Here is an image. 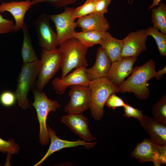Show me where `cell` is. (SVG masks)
I'll list each match as a JSON object with an SVG mask.
<instances>
[{
  "label": "cell",
  "instance_id": "6da1fadb",
  "mask_svg": "<svg viewBox=\"0 0 166 166\" xmlns=\"http://www.w3.org/2000/svg\"><path fill=\"white\" fill-rule=\"evenodd\" d=\"M155 68L154 61L150 59L143 65L133 68L131 75L118 86L119 92L133 93L141 100L147 99L150 94L148 82L154 77Z\"/></svg>",
  "mask_w": 166,
  "mask_h": 166
},
{
  "label": "cell",
  "instance_id": "7a4b0ae2",
  "mask_svg": "<svg viewBox=\"0 0 166 166\" xmlns=\"http://www.w3.org/2000/svg\"><path fill=\"white\" fill-rule=\"evenodd\" d=\"M59 45L58 49L62 53L61 78L64 77L73 69L88 66L86 56L88 48L83 45L77 39L71 38Z\"/></svg>",
  "mask_w": 166,
  "mask_h": 166
},
{
  "label": "cell",
  "instance_id": "3957f363",
  "mask_svg": "<svg viewBox=\"0 0 166 166\" xmlns=\"http://www.w3.org/2000/svg\"><path fill=\"white\" fill-rule=\"evenodd\" d=\"M91 90L89 109L92 117L96 121L103 118L104 106L109 97L112 93H119L118 87L105 77L90 81Z\"/></svg>",
  "mask_w": 166,
  "mask_h": 166
},
{
  "label": "cell",
  "instance_id": "277c9868",
  "mask_svg": "<svg viewBox=\"0 0 166 166\" xmlns=\"http://www.w3.org/2000/svg\"><path fill=\"white\" fill-rule=\"evenodd\" d=\"M40 69V61L23 64L14 92L18 105L23 109L30 108L27 98L29 92L34 89Z\"/></svg>",
  "mask_w": 166,
  "mask_h": 166
},
{
  "label": "cell",
  "instance_id": "5b68a950",
  "mask_svg": "<svg viewBox=\"0 0 166 166\" xmlns=\"http://www.w3.org/2000/svg\"><path fill=\"white\" fill-rule=\"evenodd\" d=\"M33 90L34 100L32 105L36 109L39 124V142L43 146L47 145L49 141L46 124L48 115L50 112H56L61 105L57 101L49 99L43 91L36 89Z\"/></svg>",
  "mask_w": 166,
  "mask_h": 166
},
{
  "label": "cell",
  "instance_id": "8992f818",
  "mask_svg": "<svg viewBox=\"0 0 166 166\" xmlns=\"http://www.w3.org/2000/svg\"><path fill=\"white\" fill-rule=\"evenodd\" d=\"M61 59L62 53L58 49L48 51L42 50L36 89L43 91L45 85L61 68Z\"/></svg>",
  "mask_w": 166,
  "mask_h": 166
},
{
  "label": "cell",
  "instance_id": "52a82bcc",
  "mask_svg": "<svg viewBox=\"0 0 166 166\" xmlns=\"http://www.w3.org/2000/svg\"><path fill=\"white\" fill-rule=\"evenodd\" d=\"M166 146L160 145L150 139L145 138L137 143L130 154V156L141 163L152 161L155 166L166 164Z\"/></svg>",
  "mask_w": 166,
  "mask_h": 166
},
{
  "label": "cell",
  "instance_id": "ba28073f",
  "mask_svg": "<svg viewBox=\"0 0 166 166\" xmlns=\"http://www.w3.org/2000/svg\"><path fill=\"white\" fill-rule=\"evenodd\" d=\"M50 14L42 13L33 23L39 46L45 51L54 50L58 45L57 35L50 25Z\"/></svg>",
  "mask_w": 166,
  "mask_h": 166
},
{
  "label": "cell",
  "instance_id": "9c48e42d",
  "mask_svg": "<svg viewBox=\"0 0 166 166\" xmlns=\"http://www.w3.org/2000/svg\"><path fill=\"white\" fill-rule=\"evenodd\" d=\"M75 8L66 7L61 13L50 15V19L55 24L57 37L58 45L67 40L72 38L77 26L73 16Z\"/></svg>",
  "mask_w": 166,
  "mask_h": 166
},
{
  "label": "cell",
  "instance_id": "30bf717a",
  "mask_svg": "<svg viewBox=\"0 0 166 166\" xmlns=\"http://www.w3.org/2000/svg\"><path fill=\"white\" fill-rule=\"evenodd\" d=\"M70 99L64 107L66 113H83L89 109L91 90L89 86L75 85L70 86Z\"/></svg>",
  "mask_w": 166,
  "mask_h": 166
},
{
  "label": "cell",
  "instance_id": "8fae6325",
  "mask_svg": "<svg viewBox=\"0 0 166 166\" xmlns=\"http://www.w3.org/2000/svg\"><path fill=\"white\" fill-rule=\"evenodd\" d=\"M148 36L146 29H141L128 34L122 40L121 57H137L146 51Z\"/></svg>",
  "mask_w": 166,
  "mask_h": 166
},
{
  "label": "cell",
  "instance_id": "7c38bea8",
  "mask_svg": "<svg viewBox=\"0 0 166 166\" xmlns=\"http://www.w3.org/2000/svg\"><path fill=\"white\" fill-rule=\"evenodd\" d=\"M61 121L83 140L93 142L96 140L91 134L88 118L85 116L83 113H68L61 117Z\"/></svg>",
  "mask_w": 166,
  "mask_h": 166
},
{
  "label": "cell",
  "instance_id": "4fadbf2b",
  "mask_svg": "<svg viewBox=\"0 0 166 166\" xmlns=\"http://www.w3.org/2000/svg\"><path fill=\"white\" fill-rule=\"evenodd\" d=\"M47 130L50 140V144L49 149L44 157L34 166L41 165L46 159L52 154L64 148L83 146L85 149L94 147L97 144V141L88 142L80 140L74 141L61 139L56 135L55 131L47 125Z\"/></svg>",
  "mask_w": 166,
  "mask_h": 166
},
{
  "label": "cell",
  "instance_id": "5bb4252c",
  "mask_svg": "<svg viewBox=\"0 0 166 166\" xmlns=\"http://www.w3.org/2000/svg\"><path fill=\"white\" fill-rule=\"evenodd\" d=\"M137 57H122L111 62L106 77L111 82L118 86L124 79L131 74Z\"/></svg>",
  "mask_w": 166,
  "mask_h": 166
},
{
  "label": "cell",
  "instance_id": "9a60e30c",
  "mask_svg": "<svg viewBox=\"0 0 166 166\" xmlns=\"http://www.w3.org/2000/svg\"><path fill=\"white\" fill-rule=\"evenodd\" d=\"M86 68L82 67L75 69L64 77H55L52 82L53 89L59 94L64 93L67 88L75 85L89 86V81L85 73Z\"/></svg>",
  "mask_w": 166,
  "mask_h": 166
},
{
  "label": "cell",
  "instance_id": "2e32d148",
  "mask_svg": "<svg viewBox=\"0 0 166 166\" xmlns=\"http://www.w3.org/2000/svg\"><path fill=\"white\" fill-rule=\"evenodd\" d=\"M32 6L31 1L26 0L3 2L0 5V13L9 12L15 21V32L19 31L23 26L24 18L27 11Z\"/></svg>",
  "mask_w": 166,
  "mask_h": 166
},
{
  "label": "cell",
  "instance_id": "e0dca14e",
  "mask_svg": "<svg viewBox=\"0 0 166 166\" xmlns=\"http://www.w3.org/2000/svg\"><path fill=\"white\" fill-rule=\"evenodd\" d=\"M77 26L82 31H108L110 24L104 14L93 12L88 15L77 18Z\"/></svg>",
  "mask_w": 166,
  "mask_h": 166
},
{
  "label": "cell",
  "instance_id": "ac0fdd59",
  "mask_svg": "<svg viewBox=\"0 0 166 166\" xmlns=\"http://www.w3.org/2000/svg\"><path fill=\"white\" fill-rule=\"evenodd\" d=\"M141 126L149 134L150 139L160 145H166V125L144 115L139 121Z\"/></svg>",
  "mask_w": 166,
  "mask_h": 166
},
{
  "label": "cell",
  "instance_id": "d6986e66",
  "mask_svg": "<svg viewBox=\"0 0 166 166\" xmlns=\"http://www.w3.org/2000/svg\"><path fill=\"white\" fill-rule=\"evenodd\" d=\"M111 63L104 51L99 47L97 51L94 65L91 68L86 69L85 73L88 79L91 81L106 77Z\"/></svg>",
  "mask_w": 166,
  "mask_h": 166
},
{
  "label": "cell",
  "instance_id": "ffe728a7",
  "mask_svg": "<svg viewBox=\"0 0 166 166\" xmlns=\"http://www.w3.org/2000/svg\"><path fill=\"white\" fill-rule=\"evenodd\" d=\"M122 44V40L113 37L108 31L106 32L100 44L111 62L121 58Z\"/></svg>",
  "mask_w": 166,
  "mask_h": 166
},
{
  "label": "cell",
  "instance_id": "44dd1931",
  "mask_svg": "<svg viewBox=\"0 0 166 166\" xmlns=\"http://www.w3.org/2000/svg\"><path fill=\"white\" fill-rule=\"evenodd\" d=\"M22 29L23 34V39L21 54L23 64L39 62L40 60L37 57L33 48L28 27L25 22Z\"/></svg>",
  "mask_w": 166,
  "mask_h": 166
},
{
  "label": "cell",
  "instance_id": "7402d4cb",
  "mask_svg": "<svg viewBox=\"0 0 166 166\" xmlns=\"http://www.w3.org/2000/svg\"><path fill=\"white\" fill-rule=\"evenodd\" d=\"M106 32L101 31H81L74 32L72 37L77 39L84 47L89 48L95 44H99Z\"/></svg>",
  "mask_w": 166,
  "mask_h": 166
},
{
  "label": "cell",
  "instance_id": "603a6c76",
  "mask_svg": "<svg viewBox=\"0 0 166 166\" xmlns=\"http://www.w3.org/2000/svg\"><path fill=\"white\" fill-rule=\"evenodd\" d=\"M152 10V22L153 27L166 34V5L159 3L157 7Z\"/></svg>",
  "mask_w": 166,
  "mask_h": 166
},
{
  "label": "cell",
  "instance_id": "cb8c5ba5",
  "mask_svg": "<svg viewBox=\"0 0 166 166\" xmlns=\"http://www.w3.org/2000/svg\"><path fill=\"white\" fill-rule=\"evenodd\" d=\"M146 30L147 35L152 37L157 44L159 51L162 56H166V35L154 27H150Z\"/></svg>",
  "mask_w": 166,
  "mask_h": 166
},
{
  "label": "cell",
  "instance_id": "d4e9b609",
  "mask_svg": "<svg viewBox=\"0 0 166 166\" xmlns=\"http://www.w3.org/2000/svg\"><path fill=\"white\" fill-rule=\"evenodd\" d=\"M152 113L154 118L166 125V95L165 94L152 106Z\"/></svg>",
  "mask_w": 166,
  "mask_h": 166
},
{
  "label": "cell",
  "instance_id": "484cf974",
  "mask_svg": "<svg viewBox=\"0 0 166 166\" xmlns=\"http://www.w3.org/2000/svg\"><path fill=\"white\" fill-rule=\"evenodd\" d=\"M96 0H86L82 5L75 8L73 16L76 19L94 12Z\"/></svg>",
  "mask_w": 166,
  "mask_h": 166
},
{
  "label": "cell",
  "instance_id": "4316f807",
  "mask_svg": "<svg viewBox=\"0 0 166 166\" xmlns=\"http://www.w3.org/2000/svg\"><path fill=\"white\" fill-rule=\"evenodd\" d=\"M20 149L18 144L15 142L14 139L9 138L8 140H5L0 137V152L12 155L17 154Z\"/></svg>",
  "mask_w": 166,
  "mask_h": 166
},
{
  "label": "cell",
  "instance_id": "83f0119b",
  "mask_svg": "<svg viewBox=\"0 0 166 166\" xmlns=\"http://www.w3.org/2000/svg\"><path fill=\"white\" fill-rule=\"evenodd\" d=\"M78 0H32L31 1L32 6L40 3L45 2L57 8L66 6L68 5L74 4Z\"/></svg>",
  "mask_w": 166,
  "mask_h": 166
},
{
  "label": "cell",
  "instance_id": "f1b7e54d",
  "mask_svg": "<svg viewBox=\"0 0 166 166\" xmlns=\"http://www.w3.org/2000/svg\"><path fill=\"white\" fill-rule=\"evenodd\" d=\"M17 100L15 93L10 91H4L0 95V102L5 107L13 105Z\"/></svg>",
  "mask_w": 166,
  "mask_h": 166
},
{
  "label": "cell",
  "instance_id": "f546056e",
  "mask_svg": "<svg viewBox=\"0 0 166 166\" xmlns=\"http://www.w3.org/2000/svg\"><path fill=\"white\" fill-rule=\"evenodd\" d=\"M15 32V24L9 19H6L0 14V34Z\"/></svg>",
  "mask_w": 166,
  "mask_h": 166
},
{
  "label": "cell",
  "instance_id": "4dcf8cb0",
  "mask_svg": "<svg viewBox=\"0 0 166 166\" xmlns=\"http://www.w3.org/2000/svg\"><path fill=\"white\" fill-rule=\"evenodd\" d=\"M126 105L123 100L115 93H112L109 97L105 104V105L113 110L118 107H124Z\"/></svg>",
  "mask_w": 166,
  "mask_h": 166
},
{
  "label": "cell",
  "instance_id": "1f68e13d",
  "mask_svg": "<svg viewBox=\"0 0 166 166\" xmlns=\"http://www.w3.org/2000/svg\"><path fill=\"white\" fill-rule=\"evenodd\" d=\"M123 108L124 110L123 116L128 118L132 117L140 121L144 116L142 111L134 108L128 104H126Z\"/></svg>",
  "mask_w": 166,
  "mask_h": 166
},
{
  "label": "cell",
  "instance_id": "d6a6232c",
  "mask_svg": "<svg viewBox=\"0 0 166 166\" xmlns=\"http://www.w3.org/2000/svg\"><path fill=\"white\" fill-rule=\"evenodd\" d=\"M112 0H96L94 12L105 14L107 13L108 7Z\"/></svg>",
  "mask_w": 166,
  "mask_h": 166
},
{
  "label": "cell",
  "instance_id": "836d02e7",
  "mask_svg": "<svg viewBox=\"0 0 166 166\" xmlns=\"http://www.w3.org/2000/svg\"><path fill=\"white\" fill-rule=\"evenodd\" d=\"M166 73V66H165L162 69L156 72L154 78L157 80H160L163 76Z\"/></svg>",
  "mask_w": 166,
  "mask_h": 166
},
{
  "label": "cell",
  "instance_id": "e575fe53",
  "mask_svg": "<svg viewBox=\"0 0 166 166\" xmlns=\"http://www.w3.org/2000/svg\"><path fill=\"white\" fill-rule=\"evenodd\" d=\"M162 0H153L152 4L149 6L148 9H151L156 6H158L160 2Z\"/></svg>",
  "mask_w": 166,
  "mask_h": 166
},
{
  "label": "cell",
  "instance_id": "d590c367",
  "mask_svg": "<svg viewBox=\"0 0 166 166\" xmlns=\"http://www.w3.org/2000/svg\"><path fill=\"white\" fill-rule=\"evenodd\" d=\"M128 4H132L134 2V0H127Z\"/></svg>",
  "mask_w": 166,
  "mask_h": 166
},
{
  "label": "cell",
  "instance_id": "8d00e7d4",
  "mask_svg": "<svg viewBox=\"0 0 166 166\" xmlns=\"http://www.w3.org/2000/svg\"><path fill=\"white\" fill-rule=\"evenodd\" d=\"M0 166H1V165L0 164Z\"/></svg>",
  "mask_w": 166,
  "mask_h": 166
}]
</instances>
